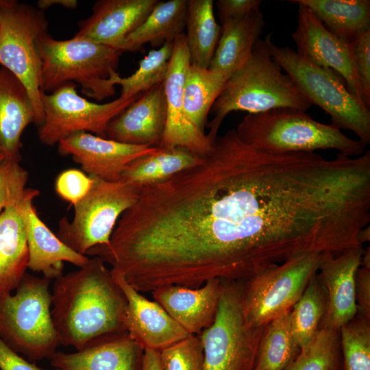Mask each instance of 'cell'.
<instances>
[{
	"label": "cell",
	"instance_id": "cell-5",
	"mask_svg": "<svg viewBox=\"0 0 370 370\" xmlns=\"http://www.w3.org/2000/svg\"><path fill=\"white\" fill-rule=\"evenodd\" d=\"M273 60L311 103L330 115L332 125L352 131L365 146L370 143V112L334 71L312 64L295 50L264 38Z\"/></svg>",
	"mask_w": 370,
	"mask_h": 370
},
{
	"label": "cell",
	"instance_id": "cell-12",
	"mask_svg": "<svg viewBox=\"0 0 370 370\" xmlns=\"http://www.w3.org/2000/svg\"><path fill=\"white\" fill-rule=\"evenodd\" d=\"M190 64L185 34L173 42V52L166 78L163 82L166 102V123L158 147L172 149L182 147L198 156L210 149L212 143L205 132L198 130L188 120L184 108L183 90Z\"/></svg>",
	"mask_w": 370,
	"mask_h": 370
},
{
	"label": "cell",
	"instance_id": "cell-26",
	"mask_svg": "<svg viewBox=\"0 0 370 370\" xmlns=\"http://www.w3.org/2000/svg\"><path fill=\"white\" fill-rule=\"evenodd\" d=\"M332 34L350 42L370 30L369 0H295Z\"/></svg>",
	"mask_w": 370,
	"mask_h": 370
},
{
	"label": "cell",
	"instance_id": "cell-20",
	"mask_svg": "<svg viewBox=\"0 0 370 370\" xmlns=\"http://www.w3.org/2000/svg\"><path fill=\"white\" fill-rule=\"evenodd\" d=\"M224 282L208 280L197 288L171 285L152 292L158 304L191 335H199L214 323Z\"/></svg>",
	"mask_w": 370,
	"mask_h": 370
},
{
	"label": "cell",
	"instance_id": "cell-43",
	"mask_svg": "<svg viewBox=\"0 0 370 370\" xmlns=\"http://www.w3.org/2000/svg\"><path fill=\"white\" fill-rule=\"evenodd\" d=\"M78 4L76 0H39L37 1V8L44 10L53 5H61L67 9H75Z\"/></svg>",
	"mask_w": 370,
	"mask_h": 370
},
{
	"label": "cell",
	"instance_id": "cell-3",
	"mask_svg": "<svg viewBox=\"0 0 370 370\" xmlns=\"http://www.w3.org/2000/svg\"><path fill=\"white\" fill-rule=\"evenodd\" d=\"M235 130L244 143L274 154L332 149L356 157L364 153L366 147L333 125L317 121L306 112L290 108L247 114Z\"/></svg>",
	"mask_w": 370,
	"mask_h": 370
},
{
	"label": "cell",
	"instance_id": "cell-15",
	"mask_svg": "<svg viewBox=\"0 0 370 370\" xmlns=\"http://www.w3.org/2000/svg\"><path fill=\"white\" fill-rule=\"evenodd\" d=\"M111 272L127 301L125 331L144 350L160 351L191 335L159 304L147 299L132 286L119 271L111 269Z\"/></svg>",
	"mask_w": 370,
	"mask_h": 370
},
{
	"label": "cell",
	"instance_id": "cell-13",
	"mask_svg": "<svg viewBox=\"0 0 370 370\" xmlns=\"http://www.w3.org/2000/svg\"><path fill=\"white\" fill-rule=\"evenodd\" d=\"M290 2L298 5L297 26L291 35L295 51L312 64L337 73L364 104L349 42L330 32L305 5L295 0Z\"/></svg>",
	"mask_w": 370,
	"mask_h": 370
},
{
	"label": "cell",
	"instance_id": "cell-10",
	"mask_svg": "<svg viewBox=\"0 0 370 370\" xmlns=\"http://www.w3.org/2000/svg\"><path fill=\"white\" fill-rule=\"evenodd\" d=\"M322 255H300L245 281L243 310L247 323L254 328L264 327L289 312L317 273Z\"/></svg>",
	"mask_w": 370,
	"mask_h": 370
},
{
	"label": "cell",
	"instance_id": "cell-38",
	"mask_svg": "<svg viewBox=\"0 0 370 370\" xmlns=\"http://www.w3.org/2000/svg\"><path fill=\"white\" fill-rule=\"evenodd\" d=\"M92 183L90 176L78 169H67L60 173L55 182L56 193L74 206L89 191Z\"/></svg>",
	"mask_w": 370,
	"mask_h": 370
},
{
	"label": "cell",
	"instance_id": "cell-2",
	"mask_svg": "<svg viewBox=\"0 0 370 370\" xmlns=\"http://www.w3.org/2000/svg\"><path fill=\"white\" fill-rule=\"evenodd\" d=\"M311 103L291 78L273 60L265 42L259 39L248 61L227 80L213 103L214 117L206 134L212 143L225 116L233 111L256 114L290 108L306 112Z\"/></svg>",
	"mask_w": 370,
	"mask_h": 370
},
{
	"label": "cell",
	"instance_id": "cell-35",
	"mask_svg": "<svg viewBox=\"0 0 370 370\" xmlns=\"http://www.w3.org/2000/svg\"><path fill=\"white\" fill-rule=\"evenodd\" d=\"M163 370H204V350L199 335H190L160 351Z\"/></svg>",
	"mask_w": 370,
	"mask_h": 370
},
{
	"label": "cell",
	"instance_id": "cell-36",
	"mask_svg": "<svg viewBox=\"0 0 370 370\" xmlns=\"http://www.w3.org/2000/svg\"><path fill=\"white\" fill-rule=\"evenodd\" d=\"M28 173L19 162L7 159L0 169V213L21 201L27 190Z\"/></svg>",
	"mask_w": 370,
	"mask_h": 370
},
{
	"label": "cell",
	"instance_id": "cell-18",
	"mask_svg": "<svg viewBox=\"0 0 370 370\" xmlns=\"http://www.w3.org/2000/svg\"><path fill=\"white\" fill-rule=\"evenodd\" d=\"M39 191L27 188L19 202L23 213L29 253L27 268L42 273L51 280L63 274L64 262L77 267L85 265L89 258L64 244L40 219L33 201Z\"/></svg>",
	"mask_w": 370,
	"mask_h": 370
},
{
	"label": "cell",
	"instance_id": "cell-33",
	"mask_svg": "<svg viewBox=\"0 0 370 370\" xmlns=\"http://www.w3.org/2000/svg\"><path fill=\"white\" fill-rule=\"evenodd\" d=\"M284 370H343L339 330L319 329Z\"/></svg>",
	"mask_w": 370,
	"mask_h": 370
},
{
	"label": "cell",
	"instance_id": "cell-24",
	"mask_svg": "<svg viewBox=\"0 0 370 370\" xmlns=\"http://www.w3.org/2000/svg\"><path fill=\"white\" fill-rule=\"evenodd\" d=\"M19 202L0 213V295L16 288L28 267L25 225Z\"/></svg>",
	"mask_w": 370,
	"mask_h": 370
},
{
	"label": "cell",
	"instance_id": "cell-27",
	"mask_svg": "<svg viewBox=\"0 0 370 370\" xmlns=\"http://www.w3.org/2000/svg\"><path fill=\"white\" fill-rule=\"evenodd\" d=\"M201 157L185 147L162 149L130 163L121 179L140 188L166 180L199 164Z\"/></svg>",
	"mask_w": 370,
	"mask_h": 370
},
{
	"label": "cell",
	"instance_id": "cell-16",
	"mask_svg": "<svg viewBox=\"0 0 370 370\" xmlns=\"http://www.w3.org/2000/svg\"><path fill=\"white\" fill-rule=\"evenodd\" d=\"M364 251L362 247H356L336 256L323 254L317 275L327 291L328 305L319 329L339 330L356 317L355 280Z\"/></svg>",
	"mask_w": 370,
	"mask_h": 370
},
{
	"label": "cell",
	"instance_id": "cell-19",
	"mask_svg": "<svg viewBox=\"0 0 370 370\" xmlns=\"http://www.w3.org/2000/svg\"><path fill=\"white\" fill-rule=\"evenodd\" d=\"M158 0H99L92 14L78 23L74 37L116 49L152 11Z\"/></svg>",
	"mask_w": 370,
	"mask_h": 370
},
{
	"label": "cell",
	"instance_id": "cell-11",
	"mask_svg": "<svg viewBox=\"0 0 370 370\" xmlns=\"http://www.w3.org/2000/svg\"><path fill=\"white\" fill-rule=\"evenodd\" d=\"M139 95L130 98L120 96L110 102L97 103L80 96L73 82L50 93L42 92L44 121L38 127L39 140L45 145L54 146L79 132L106 138L108 123Z\"/></svg>",
	"mask_w": 370,
	"mask_h": 370
},
{
	"label": "cell",
	"instance_id": "cell-44",
	"mask_svg": "<svg viewBox=\"0 0 370 370\" xmlns=\"http://www.w3.org/2000/svg\"><path fill=\"white\" fill-rule=\"evenodd\" d=\"M358 241L362 246L365 243L369 242L370 241L369 225L365 227L360 230L358 234Z\"/></svg>",
	"mask_w": 370,
	"mask_h": 370
},
{
	"label": "cell",
	"instance_id": "cell-31",
	"mask_svg": "<svg viewBox=\"0 0 370 370\" xmlns=\"http://www.w3.org/2000/svg\"><path fill=\"white\" fill-rule=\"evenodd\" d=\"M328 305L327 291L317 273L291 310L292 333L300 351L310 344L319 330Z\"/></svg>",
	"mask_w": 370,
	"mask_h": 370
},
{
	"label": "cell",
	"instance_id": "cell-21",
	"mask_svg": "<svg viewBox=\"0 0 370 370\" xmlns=\"http://www.w3.org/2000/svg\"><path fill=\"white\" fill-rule=\"evenodd\" d=\"M144 349L127 332L109 335L74 353L56 352L51 365L61 370H141Z\"/></svg>",
	"mask_w": 370,
	"mask_h": 370
},
{
	"label": "cell",
	"instance_id": "cell-32",
	"mask_svg": "<svg viewBox=\"0 0 370 370\" xmlns=\"http://www.w3.org/2000/svg\"><path fill=\"white\" fill-rule=\"evenodd\" d=\"M173 42H166L158 49L150 50L130 76L122 77L118 73L112 75V83L121 87V97H134L164 82L173 52Z\"/></svg>",
	"mask_w": 370,
	"mask_h": 370
},
{
	"label": "cell",
	"instance_id": "cell-42",
	"mask_svg": "<svg viewBox=\"0 0 370 370\" xmlns=\"http://www.w3.org/2000/svg\"><path fill=\"white\" fill-rule=\"evenodd\" d=\"M141 370H163L160 358V351L146 349L144 350Z\"/></svg>",
	"mask_w": 370,
	"mask_h": 370
},
{
	"label": "cell",
	"instance_id": "cell-41",
	"mask_svg": "<svg viewBox=\"0 0 370 370\" xmlns=\"http://www.w3.org/2000/svg\"><path fill=\"white\" fill-rule=\"evenodd\" d=\"M0 370H46L32 363L0 339ZM53 370H61L55 368Z\"/></svg>",
	"mask_w": 370,
	"mask_h": 370
},
{
	"label": "cell",
	"instance_id": "cell-7",
	"mask_svg": "<svg viewBox=\"0 0 370 370\" xmlns=\"http://www.w3.org/2000/svg\"><path fill=\"white\" fill-rule=\"evenodd\" d=\"M42 10L13 0H0V66L14 74L25 86L34 105L36 125L44 121L40 77L38 39L48 33Z\"/></svg>",
	"mask_w": 370,
	"mask_h": 370
},
{
	"label": "cell",
	"instance_id": "cell-25",
	"mask_svg": "<svg viewBox=\"0 0 370 370\" xmlns=\"http://www.w3.org/2000/svg\"><path fill=\"white\" fill-rule=\"evenodd\" d=\"M187 0L158 1L144 21L125 38L119 49L140 50L146 44L162 45L173 40L186 26Z\"/></svg>",
	"mask_w": 370,
	"mask_h": 370
},
{
	"label": "cell",
	"instance_id": "cell-40",
	"mask_svg": "<svg viewBox=\"0 0 370 370\" xmlns=\"http://www.w3.org/2000/svg\"><path fill=\"white\" fill-rule=\"evenodd\" d=\"M357 314L370 319V267L360 266L355 280Z\"/></svg>",
	"mask_w": 370,
	"mask_h": 370
},
{
	"label": "cell",
	"instance_id": "cell-9",
	"mask_svg": "<svg viewBox=\"0 0 370 370\" xmlns=\"http://www.w3.org/2000/svg\"><path fill=\"white\" fill-rule=\"evenodd\" d=\"M243 282H224L215 320L199 335L204 370L254 369L265 326L254 328L247 323L243 310Z\"/></svg>",
	"mask_w": 370,
	"mask_h": 370
},
{
	"label": "cell",
	"instance_id": "cell-28",
	"mask_svg": "<svg viewBox=\"0 0 370 370\" xmlns=\"http://www.w3.org/2000/svg\"><path fill=\"white\" fill-rule=\"evenodd\" d=\"M213 4L212 0H187L185 36L190 64L205 69L210 67L221 35Z\"/></svg>",
	"mask_w": 370,
	"mask_h": 370
},
{
	"label": "cell",
	"instance_id": "cell-34",
	"mask_svg": "<svg viewBox=\"0 0 370 370\" xmlns=\"http://www.w3.org/2000/svg\"><path fill=\"white\" fill-rule=\"evenodd\" d=\"M339 337L343 370H370V319L356 314Z\"/></svg>",
	"mask_w": 370,
	"mask_h": 370
},
{
	"label": "cell",
	"instance_id": "cell-37",
	"mask_svg": "<svg viewBox=\"0 0 370 370\" xmlns=\"http://www.w3.org/2000/svg\"><path fill=\"white\" fill-rule=\"evenodd\" d=\"M362 101L370 107V30L349 42Z\"/></svg>",
	"mask_w": 370,
	"mask_h": 370
},
{
	"label": "cell",
	"instance_id": "cell-4",
	"mask_svg": "<svg viewBox=\"0 0 370 370\" xmlns=\"http://www.w3.org/2000/svg\"><path fill=\"white\" fill-rule=\"evenodd\" d=\"M38 50L41 92L50 93L75 82L84 95L97 101L115 94L110 78L117 73L123 51L74 36L56 40L48 33L38 39Z\"/></svg>",
	"mask_w": 370,
	"mask_h": 370
},
{
	"label": "cell",
	"instance_id": "cell-17",
	"mask_svg": "<svg viewBox=\"0 0 370 370\" xmlns=\"http://www.w3.org/2000/svg\"><path fill=\"white\" fill-rule=\"evenodd\" d=\"M166 123L163 83L141 93L108 125L106 138L117 142L159 147Z\"/></svg>",
	"mask_w": 370,
	"mask_h": 370
},
{
	"label": "cell",
	"instance_id": "cell-6",
	"mask_svg": "<svg viewBox=\"0 0 370 370\" xmlns=\"http://www.w3.org/2000/svg\"><path fill=\"white\" fill-rule=\"evenodd\" d=\"M51 281L26 273L14 294L0 295V339L32 362L51 359L60 345L51 313Z\"/></svg>",
	"mask_w": 370,
	"mask_h": 370
},
{
	"label": "cell",
	"instance_id": "cell-30",
	"mask_svg": "<svg viewBox=\"0 0 370 370\" xmlns=\"http://www.w3.org/2000/svg\"><path fill=\"white\" fill-rule=\"evenodd\" d=\"M299 352L292 333L290 311L264 327L253 370H284Z\"/></svg>",
	"mask_w": 370,
	"mask_h": 370
},
{
	"label": "cell",
	"instance_id": "cell-29",
	"mask_svg": "<svg viewBox=\"0 0 370 370\" xmlns=\"http://www.w3.org/2000/svg\"><path fill=\"white\" fill-rule=\"evenodd\" d=\"M228 78L210 68L190 64L183 90L184 108L190 123L204 132L208 115Z\"/></svg>",
	"mask_w": 370,
	"mask_h": 370
},
{
	"label": "cell",
	"instance_id": "cell-14",
	"mask_svg": "<svg viewBox=\"0 0 370 370\" xmlns=\"http://www.w3.org/2000/svg\"><path fill=\"white\" fill-rule=\"evenodd\" d=\"M62 156H70L88 175L108 182L121 179L127 165L136 159L158 152V147L134 145L79 132L58 144Z\"/></svg>",
	"mask_w": 370,
	"mask_h": 370
},
{
	"label": "cell",
	"instance_id": "cell-45",
	"mask_svg": "<svg viewBox=\"0 0 370 370\" xmlns=\"http://www.w3.org/2000/svg\"><path fill=\"white\" fill-rule=\"evenodd\" d=\"M6 160V156L3 153L0 152V169Z\"/></svg>",
	"mask_w": 370,
	"mask_h": 370
},
{
	"label": "cell",
	"instance_id": "cell-39",
	"mask_svg": "<svg viewBox=\"0 0 370 370\" xmlns=\"http://www.w3.org/2000/svg\"><path fill=\"white\" fill-rule=\"evenodd\" d=\"M260 0H219L216 3L220 21L238 19L260 10Z\"/></svg>",
	"mask_w": 370,
	"mask_h": 370
},
{
	"label": "cell",
	"instance_id": "cell-1",
	"mask_svg": "<svg viewBox=\"0 0 370 370\" xmlns=\"http://www.w3.org/2000/svg\"><path fill=\"white\" fill-rule=\"evenodd\" d=\"M51 313L60 345L79 351L97 340L127 332V301L111 269L98 257L54 280Z\"/></svg>",
	"mask_w": 370,
	"mask_h": 370
},
{
	"label": "cell",
	"instance_id": "cell-22",
	"mask_svg": "<svg viewBox=\"0 0 370 370\" xmlns=\"http://www.w3.org/2000/svg\"><path fill=\"white\" fill-rule=\"evenodd\" d=\"M31 123L36 124V112L23 83L0 66V152L19 162L21 136Z\"/></svg>",
	"mask_w": 370,
	"mask_h": 370
},
{
	"label": "cell",
	"instance_id": "cell-8",
	"mask_svg": "<svg viewBox=\"0 0 370 370\" xmlns=\"http://www.w3.org/2000/svg\"><path fill=\"white\" fill-rule=\"evenodd\" d=\"M87 194L74 207L71 220L59 221L57 236L75 251L85 255L90 249L109 244L123 213L138 200L141 188L119 180L108 182L91 176Z\"/></svg>",
	"mask_w": 370,
	"mask_h": 370
},
{
	"label": "cell",
	"instance_id": "cell-23",
	"mask_svg": "<svg viewBox=\"0 0 370 370\" xmlns=\"http://www.w3.org/2000/svg\"><path fill=\"white\" fill-rule=\"evenodd\" d=\"M221 35L210 69L229 78L249 59L265 25L260 10L221 23Z\"/></svg>",
	"mask_w": 370,
	"mask_h": 370
}]
</instances>
